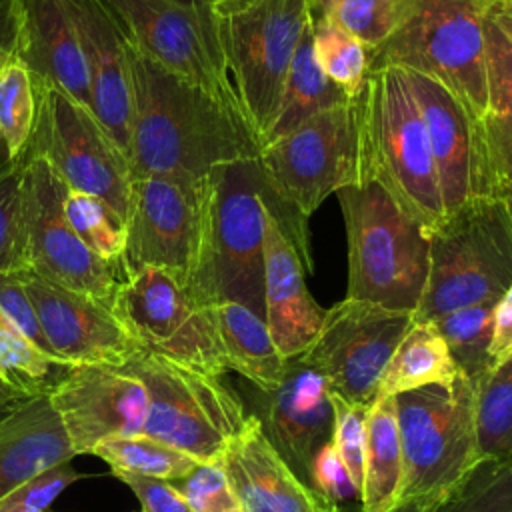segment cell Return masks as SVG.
Returning <instances> with one entry per match:
<instances>
[{
  "label": "cell",
  "mask_w": 512,
  "mask_h": 512,
  "mask_svg": "<svg viewBox=\"0 0 512 512\" xmlns=\"http://www.w3.org/2000/svg\"><path fill=\"white\" fill-rule=\"evenodd\" d=\"M268 214L312 272L308 218L264 176L258 158L216 166L204 176V212L190 292L204 304L240 302L264 318V236Z\"/></svg>",
  "instance_id": "obj_1"
},
{
  "label": "cell",
  "mask_w": 512,
  "mask_h": 512,
  "mask_svg": "<svg viewBox=\"0 0 512 512\" xmlns=\"http://www.w3.org/2000/svg\"><path fill=\"white\" fill-rule=\"evenodd\" d=\"M128 60L134 94L128 152L132 178L148 174L204 178L216 166L258 158L260 142L242 112L130 46Z\"/></svg>",
  "instance_id": "obj_2"
},
{
  "label": "cell",
  "mask_w": 512,
  "mask_h": 512,
  "mask_svg": "<svg viewBox=\"0 0 512 512\" xmlns=\"http://www.w3.org/2000/svg\"><path fill=\"white\" fill-rule=\"evenodd\" d=\"M362 182L380 184L428 234L444 220V204L428 132L398 66L368 70L356 94Z\"/></svg>",
  "instance_id": "obj_3"
},
{
  "label": "cell",
  "mask_w": 512,
  "mask_h": 512,
  "mask_svg": "<svg viewBox=\"0 0 512 512\" xmlns=\"http://www.w3.org/2000/svg\"><path fill=\"white\" fill-rule=\"evenodd\" d=\"M336 196L348 238L344 298L414 314L428 278V232L372 180Z\"/></svg>",
  "instance_id": "obj_4"
},
{
  "label": "cell",
  "mask_w": 512,
  "mask_h": 512,
  "mask_svg": "<svg viewBox=\"0 0 512 512\" xmlns=\"http://www.w3.org/2000/svg\"><path fill=\"white\" fill-rule=\"evenodd\" d=\"M428 278L414 312L430 322L448 312L498 302L512 284V222L500 196L462 204L428 234Z\"/></svg>",
  "instance_id": "obj_5"
},
{
  "label": "cell",
  "mask_w": 512,
  "mask_h": 512,
  "mask_svg": "<svg viewBox=\"0 0 512 512\" xmlns=\"http://www.w3.org/2000/svg\"><path fill=\"white\" fill-rule=\"evenodd\" d=\"M496 0H414L406 22L374 52L368 70L398 66L446 86L482 122L486 112V24Z\"/></svg>",
  "instance_id": "obj_6"
},
{
  "label": "cell",
  "mask_w": 512,
  "mask_h": 512,
  "mask_svg": "<svg viewBox=\"0 0 512 512\" xmlns=\"http://www.w3.org/2000/svg\"><path fill=\"white\" fill-rule=\"evenodd\" d=\"M476 386L430 384L394 396L404 478L400 500H444L482 460L474 428Z\"/></svg>",
  "instance_id": "obj_7"
},
{
  "label": "cell",
  "mask_w": 512,
  "mask_h": 512,
  "mask_svg": "<svg viewBox=\"0 0 512 512\" xmlns=\"http://www.w3.org/2000/svg\"><path fill=\"white\" fill-rule=\"evenodd\" d=\"M124 366L148 394L142 434L198 462H216L250 416L222 376L192 370L144 350Z\"/></svg>",
  "instance_id": "obj_8"
},
{
  "label": "cell",
  "mask_w": 512,
  "mask_h": 512,
  "mask_svg": "<svg viewBox=\"0 0 512 512\" xmlns=\"http://www.w3.org/2000/svg\"><path fill=\"white\" fill-rule=\"evenodd\" d=\"M110 310L140 350L212 376L230 372L214 306L170 272L152 266L124 272Z\"/></svg>",
  "instance_id": "obj_9"
},
{
  "label": "cell",
  "mask_w": 512,
  "mask_h": 512,
  "mask_svg": "<svg viewBox=\"0 0 512 512\" xmlns=\"http://www.w3.org/2000/svg\"><path fill=\"white\" fill-rule=\"evenodd\" d=\"M104 4L134 52L244 114L226 64L220 14L208 0H104Z\"/></svg>",
  "instance_id": "obj_10"
},
{
  "label": "cell",
  "mask_w": 512,
  "mask_h": 512,
  "mask_svg": "<svg viewBox=\"0 0 512 512\" xmlns=\"http://www.w3.org/2000/svg\"><path fill=\"white\" fill-rule=\"evenodd\" d=\"M308 20V0H260L242 12L220 16L228 72L260 148Z\"/></svg>",
  "instance_id": "obj_11"
},
{
  "label": "cell",
  "mask_w": 512,
  "mask_h": 512,
  "mask_svg": "<svg viewBox=\"0 0 512 512\" xmlns=\"http://www.w3.org/2000/svg\"><path fill=\"white\" fill-rule=\"evenodd\" d=\"M258 160L270 186L310 218L330 194L362 182L356 96L264 144Z\"/></svg>",
  "instance_id": "obj_12"
},
{
  "label": "cell",
  "mask_w": 512,
  "mask_h": 512,
  "mask_svg": "<svg viewBox=\"0 0 512 512\" xmlns=\"http://www.w3.org/2000/svg\"><path fill=\"white\" fill-rule=\"evenodd\" d=\"M38 114L24 156L50 164L72 188L98 196L122 218L130 190V164L96 114L50 86L34 84Z\"/></svg>",
  "instance_id": "obj_13"
},
{
  "label": "cell",
  "mask_w": 512,
  "mask_h": 512,
  "mask_svg": "<svg viewBox=\"0 0 512 512\" xmlns=\"http://www.w3.org/2000/svg\"><path fill=\"white\" fill-rule=\"evenodd\" d=\"M204 212V178L148 174L130 180L126 240L120 268H160L186 286L198 260Z\"/></svg>",
  "instance_id": "obj_14"
},
{
  "label": "cell",
  "mask_w": 512,
  "mask_h": 512,
  "mask_svg": "<svg viewBox=\"0 0 512 512\" xmlns=\"http://www.w3.org/2000/svg\"><path fill=\"white\" fill-rule=\"evenodd\" d=\"M66 184L36 156H24V236L28 272L62 288L112 304L122 280L118 262L92 254L70 228L64 210Z\"/></svg>",
  "instance_id": "obj_15"
},
{
  "label": "cell",
  "mask_w": 512,
  "mask_h": 512,
  "mask_svg": "<svg viewBox=\"0 0 512 512\" xmlns=\"http://www.w3.org/2000/svg\"><path fill=\"white\" fill-rule=\"evenodd\" d=\"M412 322L410 312L344 298L326 310L316 340L298 358L320 372L332 392L370 406L380 374Z\"/></svg>",
  "instance_id": "obj_16"
},
{
  "label": "cell",
  "mask_w": 512,
  "mask_h": 512,
  "mask_svg": "<svg viewBox=\"0 0 512 512\" xmlns=\"http://www.w3.org/2000/svg\"><path fill=\"white\" fill-rule=\"evenodd\" d=\"M404 72L428 132L444 216L472 198L498 196L482 124L446 86L426 74Z\"/></svg>",
  "instance_id": "obj_17"
},
{
  "label": "cell",
  "mask_w": 512,
  "mask_h": 512,
  "mask_svg": "<svg viewBox=\"0 0 512 512\" xmlns=\"http://www.w3.org/2000/svg\"><path fill=\"white\" fill-rule=\"evenodd\" d=\"M48 400L74 454H92L108 438L142 434L148 416L144 384L126 366L114 364L70 366Z\"/></svg>",
  "instance_id": "obj_18"
},
{
  "label": "cell",
  "mask_w": 512,
  "mask_h": 512,
  "mask_svg": "<svg viewBox=\"0 0 512 512\" xmlns=\"http://www.w3.org/2000/svg\"><path fill=\"white\" fill-rule=\"evenodd\" d=\"M24 288L34 304L42 332L64 366H124L140 348L112 314L110 306L22 272Z\"/></svg>",
  "instance_id": "obj_19"
},
{
  "label": "cell",
  "mask_w": 512,
  "mask_h": 512,
  "mask_svg": "<svg viewBox=\"0 0 512 512\" xmlns=\"http://www.w3.org/2000/svg\"><path fill=\"white\" fill-rule=\"evenodd\" d=\"M258 392L254 414L270 444L310 484V468L318 450L332 440L334 410L330 386L300 358L286 360L280 384Z\"/></svg>",
  "instance_id": "obj_20"
},
{
  "label": "cell",
  "mask_w": 512,
  "mask_h": 512,
  "mask_svg": "<svg viewBox=\"0 0 512 512\" xmlns=\"http://www.w3.org/2000/svg\"><path fill=\"white\" fill-rule=\"evenodd\" d=\"M64 2L84 54L92 110L128 158L134 94L126 38L104 0Z\"/></svg>",
  "instance_id": "obj_21"
},
{
  "label": "cell",
  "mask_w": 512,
  "mask_h": 512,
  "mask_svg": "<svg viewBox=\"0 0 512 512\" xmlns=\"http://www.w3.org/2000/svg\"><path fill=\"white\" fill-rule=\"evenodd\" d=\"M242 512H342L302 480L250 414L218 458Z\"/></svg>",
  "instance_id": "obj_22"
},
{
  "label": "cell",
  "mask_w": 512,
  "mask_h": 512,
  "mask_svg": "<svg viewBox=\"0 0 512 512\" xmlns=\"http://www.w3.org/2000/svg\"><path fill=\"white\" fill-rule=\"evenodd\" d=\"M14 58L34 84L92 110L84 54L64 0H14Z\"/></svg>",
  "instance_id": "obj_23"
},
{
  "label": "cell",
  "mask_w": 512,
  "mask_h": 512,
  "mask_svg": "<svg viewBox=\"0 0 512 512\" xmlns=\"http://www.w3.org/2000/svg\"><path fill=\"white\" fill-rule=\"evenodd\" d=\"M304 264L268 214L264 236V320L284 360L302 356L316 340L326 310L304 282Z\"/></svg>",
  "instance_id": "obj_24"
},
{
  "label": "cell",
  "mask_w": 512,
  "mask_h": 512,
  "mask_svg": "<svg viewBox=\"0 0 512 512\" xmlns=\"http://www.w3.org/2000/svg\"><path fill=\"white\" fill-rule=\"evenodd\" d=\"M74 456L48 394L30 398L0 428V500L42 470Z\"/></svg>",
  "instance_id": "obj_25"
},
{
  "label": "cell",
  "mask_w": 512,
  "mask_h": 512,
  "mask_svg": "<svg viewBox=\"0 0 512 512\" xmlns=\"http://www.w3.org/2000/svg\"><path fill=\"white\" fill-rule=\"evenodd\" d=\"M214 314L228 370L238 372L256 390L272 392L282 380L286 360L278 352L266 320L230 300L214 304Z\"/></svg>",
  "instance_id": "obj_26"
},
{
  "label": "cell",
  "mask_w": 512,
  "mask_h": 512,
  "mask_svg": "<svg viewBox=\"0 0 512 512\" xmlns=\"http://www.w3.org/2000/svg\"><path fill=\"white\" fill-rule=\"evenodd\" d=\"M404 478L402 444L394 396L376 398L366 416L362 512H388L400 500Z\"/></svg>",
  "instance_id": "obj_27"
},
{
  "label": "cell",
  "mask_w": 512,
  "mask_h": 512,
  "mask_svg": "<svg viewBox=\"0 0 512 512\" xmlns=\"http://www.w3.org/2000/svg\"><path fill=\"white\" fill-rule=\"evenodd\" d=\"M480 124L500 194L512 182V42L492 16L486 24V112Z\"/></svg>",
  "instance_id": "obj_28"
},
{
  "label": "cell",
  "mask_w": 512,
  "mask_h": 512,
  "mask_svg": "<svg viewBox=\"0 0 512 512\" xmlns=\"http://www.w3.org/2000/svg\"><path fill=\"white\" fill-rule=\"evenodd\" d=\"M464 376L434 322H412L380 374L376 398L398 396L430 384L454 386Z\"/></svg>",
  "instance_id": "obj_29"
},
{
  "label": "cell",
  "mask_w": 512,
  "mask_h": 512,
  "mask_svg": "<svg viewBox=\"0 0 512 512\" xmlns=\"http://www.w3.org/2000/svg\"><path fill=\"white\" fill-rule=\"evenodd\" d=\"M350 96L334 84L318 66L314 52H312V18L308 20L298 48L294 52L282 98L278 104V112L270 130L266 132L262 146L284 136L286 132L294 130L298 124L308 120L310 116L340 106L348 102Z\"/></svg>",
  "instance_id": "obj_30"
},
{
  "label": "cell",
  "mask_w": 512,
  "mask_h": 512,
  "mask_svg": "<svg viewBox=\"0 0 512 512\" xmlns=\"http://www.w3.org/2000/svg\"><path fill=\"white\" fill-rule=\"evenodd\" d=\"M308 6L312 16L338 24L370 54L406 22L414 0H308Z\"/></svg>",
  "instance_id": "obj_31"
},
{
  "label": "cell",
  "mask_w": 512,
  "mask_h": 512,
  "mask_svg": "<svg viewBox=\"0 0 512 512\" xmlns=\"http://www.w3.org/2000/svg\"><path fill=\"white\" fill-rule=\"evenodd\" d=\"M494 306L496 302H482L430 320L444 338L456 366L474 386L492 370L488 348L492 340Z\"/></svg>",
  "instance_id": "obj_32"
},
{
  "label": "cell",
  "mask_w": 512,
  "mask_h": 512,
  "mask_svg": "<svg viewBox=\"0 0 512 512\" xmlns=\"http://www.w3.org/2000/svg\"><path fill=\"white\" fill-rule=\"evenodd\" d=\"M474 428L480 458H512V358L476 386Z\"/></svg>",
  "instance_id": "obj_33"
},
{
  "label": "cell",
  "mask_w": 512,
  "mask_h": 512,
  "mask_svg": "<svg viewBox=\"0 0 512 512\" xmlns=\"http://www.w3.org/2000/svg\"><path fill=\"white\" fill-rule=\"evenodd\" d=\"M70 366L42 352L2 310H0V382L26 394H48Z\"/></svg>",
  "instance_id": "obj_34"
},
{
  "label": "cell",
  "mask_w": 512,
  "mask_h": 512,
  "mask_svg": "<svg viewBox=\"0 0 512 512\" xmlns=\"http://www.w3.org/2000/svg\"><path fill=\"white\" fill-rule=\"evenodd\" d=\"M92 454L108 462L110 470L134 472L174 482L192 472L200 462L146 434L108 438L94 446Z\"/></svg>",
  "instance_id": "obj_35"
},
{
  "label": "cell",
  "mask_w": 512,
  "mask_h": 512,
  "mask_svg": "<svg viewBox=\"0 0 512 512\" xmlns=\"http://www.w3.org/2000/svg\"><path fill=\"white\" fill-rule=\"evenodd\" d=\"M64 216L82 244L102 260L118 262L126 240L124 218L94 194L66 186Z\"/></svg>",
  "instance_id": "obj_36"
},
{
  "label": "cell",
  "mask_w": 512,
  "mask_h": 512,
  "mask_svg": "<svg viewBox=\"0 0 512 512\" xmlns=\"http://www.w3.org/2000/svg\"><path fill=\"white\" fill-rule=\"evenodd\" d=\"M312 52L322 72L354 98L368 74V50L338 24L312 16Z\"/></svg>",
  "instance_id": "obj_37"
},
{
  "label": "cell",
  "mask_w": 512,
  "mask_h": 512,
  "mask_svg": "<svg viewBox=\"0 0 512 512\" xmlns=\"http://www.w3.org/2000/svg\"><path fill=\"white\" fill-rule=\"evenodd\" d=\"M38 100L30 72L12 58L0 72V136L10 160L22 158L32 138Z\"/></svg>",
  "instance_id": "obj_38"
},
{
  "label": "cell",
  "mask_w": 512,
  "mask_h": 512,
  "mask_svg": "<svg viewBox=\"0 0 512 512\" xmlns=\"http://www.w3.org/2000/svg\"><path fill=\"white\" fill-rule=\"evenodd\" d=\"M436 512H512V458H482Z\"/></svg>",
  "instance_id": "obj_39"
},
{
  "label": "cell",
  "mask_w": 512,
  "mask_h": 512,
  "mask_svg": "<svg viewBox=\"0 0 512 512\" xmlns=\"http://www.w3.org/2000/svg\"><path fill=\"white\" fill-rule=\"evenodd\" d=\"M24 156L0 166V272H26Z\"/></svg>",
  "instance_id": "obj_40"
},
{
  "label": "cell",
  "mask_w": 512,
  "mask_h": 512,
  "mask_svg": "<svg viewBox=\"0 0 512 512\" xmlns=\"http://www.w3.org/2000/svg\"><path fill=\"white\" fill-rule=\"evenodd\" d=\"M332 410H334V432L332 444L344 462L346 470L352 476V482L362 490L364 476V450H366V416L368 406L350 402L344 396L330 392Z\"/></svg>",
  "instance_id": "obj_41"
},
{
  "label": "cell",
  "mask_w": 512,
  "mask_h": 512,
  "mask_svg": "<svg viewBox=\"0 0 512 512\" xmlns=\"http://www.w3.org/2000/svg\"><path fill=\"white\" fill-rule=\"evenodd\" d=\"M194 512H242L220 462H200L172 482Z\"/></svg>",
  "instance_id": "obj_42"
},
{
  "label": "cell",
  "mask_w": 512,
  "mask_h": 512,
  "mask_svg": "<svg viewBox=\"0 0 512 512\" xmlns=\"http://www.w3.org/2000/svg\"><path fill=\"white\" fill-rule=\"evenodd\" d=\"M80 474L62 462L32 476L0 500V512H48L58 494L76 482Z\"/></svg>",
  "instance_id": "obj_43"
},
{
  "label": "cell",
  "mask_w": 512,
  "mask_h": 512,
  "mask_svg": "<svg viewBox=\"0 0 512 512\" xmlns=\"http://www.w3.org/2000/svg\"><path fill=\"white\" fill-rule=\"evenodd\" d=\"M0 310L48 356L58 360L42 332L34 304L24 288L22 272H0ZM60 362V360H58ZM62 364V362H60ZM64 366V364H62Z\"/></svg>",
  "instance_id": "obj_44"
},
{
  "label": "cell",
  "mask_w": 512,
  "mask_h": 512,
  "mask_svg": "<svg viewBox=\"0 0 512 512\" xmlns=\"http://www.w3.org/2000/svg\"><path fill=\"white\" fill-rule=\"evenodd\" d=\"M310 486L316 488L320 494H324L332 502L348 500V498H358V488L352 482L350 472L346 470L344 462L340 460L332 440L326 442L318 454L312 460L310 468Z\"/></svg>",
  "instance_id": "obj_45"
},
{
  "label": "cell",
  "mask_w": 512,
  "mask_h": 512,
  "mask_svg": "<svg viewBox=\"0 0 512 512\" xmlns=\"http://www.w3.org/2000/svg\"><path fill=\"white\" fill-rule=\"evenodd\" d=\"M112 474L136 494L142 504V512H194L168 480L122 470H112Z\"/></svg>",
  "instance_id": "obj_46"
},
{
  "label": "cell",
  "mask_w": 512,
  "mask_h": 512,
  "mask_svg": "<svg viewBox=\"0 0 512 512\" xmlns=\"http://www.w3.org/2000/svg\"><path fill=\"white\" fill-rule=\"evenodd\" d=\"M488 354H490L492 368H496L502 362L512 358V284L498 298V302L494 306L492 340H490Z\"/></svg>",
  "instance_id": "obj_47"
},
{
  "label": "cell",
  "mask_w": 512,
  "mask_h": 512,
  "mask_svg": "<svg viewBox=\"0 0 512 512\" xmlns=\"http://www.w3.org/2000/svg\"><path fill=\"white\" fill-rule=\"evenodd\" d=\"M30 398L34 396H26L10 386H6L4 382H0V420L8 418L10 414H14L20 406H24Z\"/></svg>",
  "instance_id": "obj_48"
},
{
  "label": "cell",
  "mask_w": 512,
  "mask_h": 512,
  "mask_svg": "<svg viewBox=\"0 0 512 512\" xmlns=\"http://www.w3.org/2000/svg\"><path fill=\"white\" fill-rule=\"evenodd\" d=\"M442 500H426V498H414V500H402L388 512H436L438 504Z\"/></svg>",
  "instance_id": "obj_49"
},
{
  "label": "cell",
  "mask_w": 512,
  "mask_h": 512,
  "mask_svg": "<svg viewBox=\"0 0 512 512\" xmlns=\"http://www.w3.org/2000/svg\"><path fill=\"white\" fill-rule=\"evenodd\" d=\"M208 2L216 8V12H218L220 16H228V14L242 12V10L254 6V4L260 2V0H208Z\"/></svg>",
  "instance_id": "obj_50"
},
{
  "label": "cell",
  "mask_w": 512,
  "mask_h": 512,
  "mask_svg": "<svg viewBox=\"0 0 512 512\" xmlns=\"http://www.w3.org/2000/svg\"><path fill=\"white\" fill-rule=\"evenodd\" d=\"M492 20L506 34V38L512 42V14H492Z\"/></svg>",
  "instance_id": "obj_51"
},
{
  "label": "cell",
  "mask_w": 512,
  "mask_h": 512,
  "mask_svg": "<svg viewBox=\"0 0 512 512\" xmlns=\"http://www.w3.org/2000/svg\"><path fill=\"white\" fill-rule=\"evenodd\" d=\"M498 196L504 200V204H506V208H508V216H510V222H512V182H510V184H506V186H502Z\"/></svg>",
  "instance_id": "obj_52"
},
{
  "label": "cell",
  "mask_w": 512,
  "mask_h": 512,
  "mask_svg": "<svg viewBox=\"0 0 512 512\" xmlns=\"http://www.w3.org/2000/svg\"><path fill=\"white\" fill-rule=\"evenodd\" d=\"M492 14H512V0H496Z\"/></svg>",
  "instance_id": "obj_53"
},
{
  "label": "cell",
  "mask_w": 512,
  "mask_h": 512,
  "mask_svg": "<svg viewBox=\"0 0 512 512\" xmlns=\"http://www.w3.org/2000/svg\"><path fill=\"white\" fill-rule=\"evenodd\" d=\"M10 158H8V154H6V148H4V140H2V136H0V166L2 164H6Z\"/></svg>",
  "instance_id": "obj_54"
},
{
  "label": "cell",
  "mask_w": 512,
  "mask_h": 512,
  "mask_svg": "<svg viewBox=\"0 0 512 512\" xmlns=\"http://www.w3.org/2000/svg\"><path fill=\"white\" fill-rule=\"evenodd\" d=\"M10 416H12V414H10ZM10 416H8V418H10ZM8 418H4V420H0V428H2V424H4V422H6V420H8Z\"/></svg>",
  "instance_id": "obj_55"
}]
</instances>
